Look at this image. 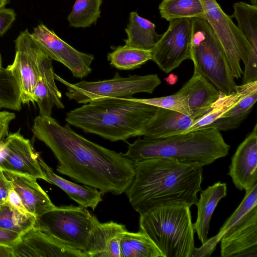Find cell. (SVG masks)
Instances as JSON below:
<instances>
[{"label":"cell","instance_id":"6da1fadb","mask_svg":"<svg viewBox=\"0 0 257 257\" xmlns=\"http://www.w3.org/2000/svg\"><path fill=\"white\" fill-rule=\"evenodd\" d=\"M32 132L52 152L57 172L102 194L125 192L135 176V162L121 153L106 149L64 126L51 116L39 115Z\"/></svg>","mask_w":257,"mask_h":257},{"label":"cell","instance_id":"7a4b0ae2","mask_svg":"<svg viewBox=\"0 0 257 257\" xmlns=\"http://www.w3.org/2000/svg\"><path fill=\"white\" fill-rule=\"evenodd\" d=\"M202 166L167 158L135 162V176L125 192L139 214L156 204L183 201L191 207L202 190Z\"/></svg>","mask_w":257,"mask_h":257},{"label":"cell","instance_id":"3957f363","mask_svg":"<svg viewBox=\"0 0 257 257\" xmlns=\"http://www.w3.org/2000/svg\"><path fill=\"white\" fill-rule=\"evenodd\" d=\"M158 107L128 98L91 101L66 113L69 125L111 142L142 136Z\"/></svg>","mask_w":257,"mask_h":257},{"label":"cell","instance_id":"277c9868","mask_svg":"<svg viewBox=\"0 0 257 257\" xmlns=\"http://www.w3.org/2000/svg\"><path fill=\"white\" fill-rule=\"evenodd\" d=\"M230 148L220 131L207 128L164 138H139L123 154L134 162L167 158L203 167L227 156Z\"/></svg>","mask_w":257,"mask_h":257},{"label":"cell","instance_id":"5b68a950","mask_svg":"<svg viewBox=\"0 0 257 257\" xmlns=\"http://www.w3.org/2000/svg\"><path fill=\"white\" fill-rule=\"evenodd\" d=\"M191 206L183 201L156 204L140 214V230L163 257H192L195 248Z\"/></svg>","mask_w":257,"mask_h":257},{"label":"cell","instance_id":"8992f818","mask_svg":"<svg viewBox=\"0 0 257 257\" xmlns=\"http://www.w3.org/2000/svg\"><path fill=\"white\" fill-rule=\"evenodd\" d=\"M205 18L221 45L234 78L257 80V49L252 47L216 0H200Z\"/></svg>","mask_w":257,"mask_h":257},{"label":"cell","instance_id":"52a82bcc","mask_svg":"<svg viewBox=\"0 0 257 257\" xmlns=\"http://www.w3.org/2000/svg\"><path fill=\"white\" fill-rule=\"evenodd\" d=\"M190 59L194 69L221 93L235 90V83L223 48L212 29L204 19L192 18Z\"/></svg>","mask_w":257,"mask_h":257},{"label":"cell","instance_id":"ba28073f","mask_svg":"<svg viewBox=\"0 0 257 257\" xmlns=\"http://www.w3.org/2000/svg\"><path fill=\"white\" fill-rule=\"evenodd\" d=\"M99 222L86 208L55 206L37 217L34 226L65 245L86 253L92 231Z\"/></svg>","mask_w":257,"mask_h":257},{"label":"cell","instance_id":"9c48e42d","mask_svg":"<svg viewBox=\"0 0 257 257\" xmlns=\"http://www.w3.org/2000/svg\"><path fill=\"white\" fill-rule=\"evenodd\" d=\"M55 79L66 86V96L79 104L111 98H128L140 92L151 94L161 83L156 74L129 75L122 77L118 72L110 79L97 81L82 80L70 83L54 74Z\"/></svg>","mask_w":257,"mask_h":257},{"label":"cell","instance_id":"30bf717a","mask_svg":"<svg viewBox=\"0 0 257 257\" xmlns=\"http://www.w3.org/2000/svg\"><path fill=\"white\" fill-rule=\"evenodd\" d=\"M192 18L169 22V27L151 50V60L168 73L186 59H190Z\"/></svg>","mask_w":257,"mask_h":257},{"label":"cell","instance_id":"8fae6325","mask_svg":"<svg viewBox=\"0 0 257 257\" xmlns=\"http://www.w3.org/2000/svg\"><path fill=\"white\" fill-rule=\"evenodd\" d=\"M13 63L7 67L19 85L23 104L35 103L34 91L39 74V66L44 54L28 29L21 32L15 41Z\"/></svg>","mask_w":257,"mask_h":257},{"label":"cell","instance_id":"7c38bea8","mask_svg":"<svg viewBox=\"0 0 257 257\" xmlns=\"http://www.w3.org/2000/svg\"><path fill=\"white\" fill-rule=\"evenodd\" d=\"M31 35L46 55L64 65L74 77L82 79L91 72L94 56L77 50L44 24L35 27Z\"/></svg>","mask_w":257,"mask_h":257},{"label":"cell","instance_id":"4fadbf2b","mask_svg":"<svg viewBox=\"0 0 257 257\" xmlns=\"http://www.w3.org/2000/svg\"><path fill=\"white\" fill-rule=\"evenodd\" d=\"M39 155L30 140L25 138L20 131L11 133L0 150V169L48 182L39 164Z\"/></svg>","mask_w":257,"mask_h":257},{"label":"cell","instance_id":"5bb4252c","mask_svg":"<svg viewBox=\"0 0 257 257\" xmlns=\"http://www.w3.org/2000/svg\"><path fill=\"white\" fill-rule=\"evenodd\" d=\"M12 247L14 257H88L35 226L20 234Z\"/></svg>","mask_w":257,"mask_h":257},{"label":"cell","instance_id":"9a60e30c","mask_svg":"<svg viewBox=\"0 0 257 257\" xmlns=\"http://www.w3.org/2000/svg\"><path fill=\"white\" fill-rule=\"evenodd\" d=\"M220 241L222 257H257V207L227 230Z\"/></svg>","mask_w":257,"mask_h":257},{"label":"cell","instance_id":"2e32d148","mask_svg":"<svg viewBox=\"0 0 257 257\" xmlns=\"http://www.w3.org/2000/svg\"><path fill=\"white\" fill-rule=\"evenodd\" d=\"M228 174L240 191L257 184V123L238 146L231 158Z\"/></svg>","mask_w":257,"mask_h":257},{"label":"cell","instance_id":"e0dca14e","mask_svg":"<svg viewBox=\"0 0 257 257\" xmlns=\"http://www.w3.org/2000/svg\"><path fill=\"white\" fill-rule=\"evenodd\" d=\"M2 171L19 194L24 206L36 218L55 207L48 194L37 183V179L9 171Z\"/></svg>","mask_w":257,"mask_h":257},{"label":"cell","instance_id":"ac0fdd59","mask_svg":"<svg viewBox=\"0 0 257 257\" xmlns=\"http://www.w3.org/2000/svg\"><path fill=\"white\" fill-rule=\"evenodd\" d=\"M178 92L185 96L191 112V118L194 119L206 113L220 95V92L216 87L196 71Z\"/></svg>","mask_w":257,"mask_h":257},{"label":"cell","instance_id":"d6986e66","mask_svg":"<svg viewBox=\"0 0 257 257\" xmlns=\"http://www.w3.org/2000/svg\"><path fill=\"white\" fill-rule=\"evenodd\" d=\"M52 60L45 53L39 66L38 79L34 91V99L39 109V115L51 116L53 108H64L62 94L55 82Z\"/></svg>","mask_w":257,"mask_h":257},{"label":"cell","instance_id":"ffe728a7","mask_svg":"<svg viewBox=\"0 0 257 257\" xmlns=\"http://www.w3.org/2000/svg\"><path fill=\"white\" fill-rule=\"evenodd\" d=\"M125 226L113 221L100 222L90 235L86 251L88 257H121L120 242Z\"/></svg>","mask_w":257,"mask_h":257},{"label":"cell","instance_id":"44dd1931","mask_svg":"<svg viewBox=\"0 0 257 257\" xmlns=\"http://www.w3.org/2000/svg\"><path fill=\"white\" fill-rule=\"evenodd\" d=\"M196 119L182 113L161 107L150 120L142 136L150 138H164L184 134Z\"/></svg>","mask_w":257,"mask_h":257},{"label":"cell","instance_id":"7402d4cb","mask_svg":"<svg viewBox=\"0 0 257 257\" xmlns=\"http://www.w3.org/2000/svg\"><path fill=\"white\" fill-rule=\"evenodd\" d=\"M38 161L48 183L59 187L79 206L94 210L102 201V193L98 189L86 185L77 184L58 176L39 155Z\"/></svg>","mask_w":257,"mask_h":257},{"label":"cell","instance_id":"603a6c76","mask_svg":"<svg viewBox=\"0 0 257 257\" xmlns=\"http://www.w3.org/2000/svg\"><path fill=\"white\" fill-rule=\"evenodd\" d=\"M227 185L220 181L208 186L202 191L196 204L197 207V219L193 224L194 231L202 244L208 238L210 222L214 211L220 200L226 197Z\"/></svg>","mask_w":257,"mask_h":257},{"label":"cell","instance_id":"cb8c5ba5","mask_svg":"<svg viewBox=\"0 0 257 257\" xmlns=\"http://www.w3.org/2000/svg\"><path fill=\"white\" fill-rule=\"evenodd\" d=\"M125 29L127 36L126 39H124L125 45L151 50L161 37L156 31L155 25L139 16L136 12L130 14Z\"/></svg>","mask_w":257,"mask_h":257},{"label":"cell","instance_id":"d4e9b609","mask_svg":"<svg viewBox=\"0 0 257 257\" xmlns=\"http://www.w3.org/2000/svg\"><path fill=\"white\" fill-rule=\"evenodd\" d=\"M255 86H257V81L237 85L235 90L227 95L220 92V97L210 109L203 115L196 119L185 133L205 128L234 106Z\"/></svg>","mask_w":257,"mask_h":257},{"label":"cell","instance_id":"484cf974","mask_svg":"<svg viewBox=\"0 0 257 257\" xmlns=\"http://www.w3.org/2000/svg\"><path fill=\"white\" fill-rule=\"evenodd\" d=\"M256 100L257 86H255L234 106L204 128H213L219 131H226L237 128L248 116Z\"/></svg>","mask_w":257,"mask_h":257},{"label":"cell","instance_id":"4316f807","mask_svg":"<svg viewBox=\"0 0 257 257\" xmlns=\"http://www.w3.org/2000/svg\"><path fill=\"white\" fill-rule=\"evenodd\" d=\"M121 257H163L150 238L143 231L123 232L120 242Z\"/></svg>","mask_w":257,"mask_h":257},{"label":"cell","instance_id":"83f0119b","mask_svg":"<svg viewBox=\"0 0 257 257\" xmlns=\"http://www.w3.org/2000/svg\"><path fill=\"white\" fill-rule=\"evenodd\" d=\"M159 10L161 18L169 22L179 18H205L200 0H162Z\"/></svg>","mask_w":257,"mask_h":257},{"label":"cell","instance_id":"f1b7e54d","mask_svg":"<svg viewBox=\"0 0 257 257\" xmlns=\"http://www.w3.org/2000/svg\"><path fill=\"white\" fill-rule=\"evenodd\" d=\"M151 50L127 46H118L107 54L110 65L122 70H134L151 60Z\"/></svg>","mask_w":257,"mask_h":257},{"label":"cell","instance_id":"f546056e","mask_svg":"<svg viewBox=\"0 0 257 257\" xmlns=\"http://www.w3.org/2000/svg\"><path fill=\"white\" fill-rule=\"evenodd\" d=\"M232 17L237 22V27L249 45L257 49V6L244 2L233 5Z\"/></svg>","mask_w":257,"mask_h":257},{"label":"cell","instance_id":"4dcf8cb0","mask_svg":"<svg viewBox=\"0 0 257 257\" xmlns=\"http://www.w3.org/2000/svg\"><path fill=\"white\" fill-rule=\"evenodd\" d=\"M102 0H76L67 17L69 26L74 28L89 27L100 17Z\"/></svg>","mask_w":257,"mask_h":257},{"label":"cell","instance_id":"1f68e13d","mask_svg":"<svg viewBox=\"0 0 257 257\" xmlns=\"http://www.w3.org/2000/svg\"><path fill=\"white\" fill-rule=\"evenodd\" d=\"M21 92L15 77L7 68H0V109L20 111L22 108Z\"/></svg>","mask_w":257,"mask_h":257},{"label":"cell","instance_id":"d6a6232c","mask_svg":"<svg viewBox=\"0 0 257 257\" xmlns=\"http://www.w3.org/2000/svg\"><path fill=\"white\" fill-rule=\"evenodd\" d=\"M36 218L27 215L8 202L0 206V227L21 234L33 227Z\"/></svg>","mask_w":257,"mask_h":257},{"label":"cell","instance_id":"836d02e7","mask_svg":"<svg viewBox=\"0 0 257 257\" xmlns=\"http://www.w3.org/2000/svg\"><path fill=\"white\" fill-rule=\"evenodd\" d=\"M255 207H257V184L245 191V195L241 202L227 219L218 233L212 237L213 239L218 243L227 230L235 226L247 213Z\"/></svg>","mask_w":257,"mask_h":257},{"label":"cell","instance_id":"e575fe53","mask_svg":"<svg viewBox=\"0 0 257 257\" xmlns=\"http://www.w3.org/2000/svg\"><path fill=\"white\" fill-rule=\"evenodd\" d=\"M133 99L156 107L179 112L191 117V112L185 96L178 92L163 97L144 99L133 97Z\"/></svg>","mask_w":257,"mask_h":257},{"label":"cell","instance_id":"d590c367","mask_svg":"<svg viewBox=\"0 0 257 257\" xmlns=\"http://www.w3.org/2000/svg\"><path fill=\"white\" fill-rule=\"evenodd\" d=\"M16 17L12 9L0 8V36H3L10 28Z\"/></svg>","mask_w":257,"mask_h":257},{"label":"cell","instance_id":"8d00e7d4","mask_svg":"<svg viewBox=\"0 0 257 257\" xmlns=\"http://www.w3.org/2000/svg\"><path fill=\"white\" fill-rule=\"evenodd\" d=\"M16 114L8 111H0V150L9 136V126L11 121L15 119Z\"/></svg>","mask_w":257,"mask_h":257},{"label":"cell","instance_id":"74e56055","mask_svg":"<svg viewBox=\"0 0 257 257\" xmlns=\"http://www.w3.org/2000/svg\"><path fill=\"white\" fill-rule=\"evenodd\" d=\"M8 202L23 214L27 215H33L24 206L19 194L12 186L9 192Z\"/></svg>","mask_w":257,"mask_h":257},{"label":"cell","instance_id":"f35d334b","mask_svg":"<svg viewBox=\"0 0 257 257\" xmlns=\"http://www.w3.org/2000/svg\"><path fill=\"white\" fill-rule=\"evenodd\" d=\"M20 234L0 227V244L12 246L18 239Z\"/></svg>","mask_w":257,"mask_h":257},{"label":"cell","instance_id":"ab89813d","mask_svg":"<svg viewBox=\"0 0 257 257\" xmlns=\"http://www.w3.org/2000/svg\"><path fill=\"white\" fill-rule=\"evenodd\" d=\"M11 185L0 169V206L8 202V195Z\"/></svg>","mask_w":257,"mask_h":257},{"label":"cell","instance_id":"60d3db41","mask_svg":"<svg viewBox=\"0 0 257 257\" xmlns=\"http://www.w3.org/2000/svg\"><path fill=\"white\" fill-rule=\"evenodd\" d=\"M0 257H14L12 247L0 244Z\"/></svg>","mask_w":257,"mask_h":257},{"label":"cell","instance_id":"b9f144b4","mask_svg":"<svg viewBox=\"0 0 257 257\" xmlns=\"http://www.w3.org/2000/svg\"><path fill=\"white\" fill-rule=\"evenodd\" d=\"M10 3V0H0V8H4L7 4Z\"/></svg>","mask_w":257,"mask_h":257},{"label":"cell","instance_id":"7bdbcfd3","mask_svg":"<svg viewBox=\"0 0 257 257\" xmlns=\"http://www.w3.org/2000/svg\"><path fill=\"white\" fill-rule=\"evenodd\" d=\"M251 4L257 6V0H250Z\"/></svg>","mask_w":257,"mask_h":257},{"label":"cell","instance_id":"ee69618b","mask_svg":"<svg viewBox=\"0 0 257 257\" xmlns=\"http://www.w3.org/2000/svg\"><path fill=\"white\" fill-rule=\"evenodd\" d=\"M1 55H0V68L1 67Z\"/></svg>","mask_w":257,"mask_h":257}]
</instances>
